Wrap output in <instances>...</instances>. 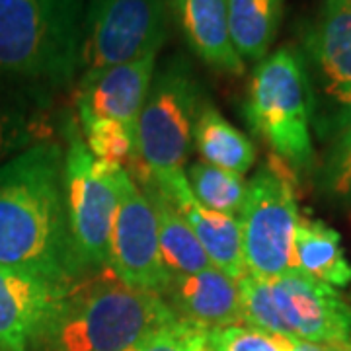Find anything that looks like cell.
I'll use <instances>...</instances> for the list:
<instances>
[{"instance_id": "1", "label": "cell", "mask_w": 351, "mask_h": 351, "mask_svg": "<svg viewBox=\"0 0 351 351\" xmlns=\"http://www.w3.org/2000/svg\"><path fill=\"white\" fill-rule=\"evenodd\" d=\"M0 267L63 289L86 277L69 226L61 141L0 164Z\"/></svg>"}, {"instance_id": "2", "label": "cell", "mask_w": 351, "mask_h": 351, "mask_svg": "<svg viewBox=\"0 0 351 351\" xmlns=\"http://www.w3.org/2000/svg\"><path fill=\"white\" fill-rule=\"evenodd\" d=\"M174 320L158 293L131 287L104 269L53 302L27 351H125Z\"/></svg>"}, {"instance_id": "3", "label": "cell", "mask_w": 351, "mask_h": 351, "mask_svg": "<svg viewBox=\"0 0 351 351\" xmlns=\"http://www.w3.org/2000/svg\"><path fill=\"white\" fill-rule=\"evenodd\" d=\"M86 0H0V76L57 96L80 71Z\"/></svg>"}, {"instance_id": "4", "label": "cell", "mask_w": 351, "mask_h": 351, "mask_svg": "<svg viewBox=\"0 0 351 351\" xmlns=\"http://www.w3.org/2000/svg\"><path fill=\"white\" fill-rule=\"evenodd\" d=\"M244 117L293 174L313 172V86L301 47L283 45L256 63Z\"/></svg>"}, {"instance_id": "5", "label": "cell", "mask_w": 351, "mask_h": 351, "mask_svg": "<svg viewBox=\"0 0 351 351\" xmlns=\"http://www.w3.org/2000/svg\"><path fill=\"white\" fill-rule=\"evenodd\" d=\"M242 324L313 343L351 341V306L334 287L291 269L271 279L239 281Z\"/></svg>"}, {"instance_id": "6", "label": "cell", "mask_w": 351, "mask_h": 351, "mask_svg": "<svg viewBox=\"0 0 351 351\" xmlns=\"http://www.w3.org/2000/svg\"><path fill=\"white\" fill-rule=\"evenodd\" d=\"M205 100V90L186 57L172 55L154 71L137 121V164L147 174L166 176L184 170Z\"/></svg>"}, {"instance_id": "7", "label": "cell", "mask_w": 351, "mask_h": 351, "mask_svg": "<svg viewBox=\"0 0 351 351\" xmlns=\"http://www.w3.org/2000/svg\"><path fill=\"white\" fill-rule=\"evenodd\" d=\"M64 201L75 250L86 276L110 269V239L117 209L119 166L96 160L82 138L76 117L63 112Z\"/></svg>"}, {"instance_id": "8", "label": "cell", "mask_w": 351, "mask_h": 351, "mask_svg": "<svg viewBox=\"0 0 351 351\" xmlns=\"http://www.w3.org/2000/svg\"><path fill=\"white\" fill-rule=\"evenodd\" d=\"M295 178L285 164L271 156L250 182L240 211L246 271L271 279L295 269V230L299 205Z\"/></svg>"}, {"instance_id": "9", "label": "cell", "mask_w": 351, "mask_h": 351, "mask_svg": "<svg viewBox=\"0 0 351 351\" xmlns=\"http://www.w3.org/2000/svg\"><path fill=\"white\" fill-rule=\"evenodd\" d=\"M313 86V129L332 143L351 125V2L324 0L302 34Z\"/></svg>"}, {"instance_id": "10", "label": "cell", "mask_w": 351, "mask_h": 351, "mask_svg": "<svg viewBox=\"0 0 351 351\" xmlns=\"http://www.w3.org/2000/svg\"><path fill=\"white\" fill-rule=\"evenodd\" d=\"M168 34L164 0H86L80 71L158 53Z\"/></svg>"}, {"instance_id": "11", "label": "cell", "mask_w": 351, "mask_h": 351, "mask_svg": "<svg viewBox=\"0 0 351 351\" xmlns=\"http://www.w3.org/2000/svg\"><path fill=\"white\" fill-rule=\"evenodd\" d=\"M115 180L119 197L110 239V269L131 287L160 293L168 276L160 260L156 213L125 168L115 170Z\"/></svg>"}, {"instance_id": "12", "label": "cell", "mask_w": 351, "mask_h": 351, "mask_svg": "<svg viewBox=\"0 0 351 351\" xmlns=\"http://www.w3.org/2000/svg\"><path fill=\"white\" fill-rule=\"evenodd\" d=\"M158 53L135 61L82 73L75 90L76 115L113 119L137 137V121L147 101Z\"/></svg>"}, {"instance_id": "13", "label": "cell", "mask_w": 351, "mask_h": 351, "mask_svg": "<svg viewBox=\"0 0 351 351\" xmlns=\"http://www.w3.org/2000/svg\"><path fill=\"white\" fill-rule=\"evenodd\" d=\"M145 178H149L164 197L170 201L176 211L184 217V221L193 230L201 248L205 250L215 267L240 281L246 274V262H244L242 226L239 219L230 215L217 213L201 205L189 188L184 170L166 176L143 174L135 182Z\"/></svg>"}, {"instance_id": "14", "label": "cell", "mask_w": 351, "mask_h": 351, "mask_svg": "<svg viewBox=\"0 0 351 351\" xmlns=\"http://www.w3.org/2000/svg\"><path fill=\"white\" fill-rule=\"evenodd\" d=\"M158 295L176 318L205 330L242 324L239 281L215 265L199 274L168 277Z\"/></svg>"}, {"instance_id": "15", "label": "cell", "mask_w": 351, "mask_h": 351, "mask_svg": "<svg viewBox=\"0 0 351 351\" xmlns=\"http://www.w3.org/2000/svg\"><path fill=\"white\" fill-rule=\"evenodd\" d=\"M55 98L0 76V164L39 143L57 141L63 112H57Z\"/></svg>"}, {"instance_id": "16", "label": "cell", "mask_w": 351, "mask_h": 351, "mask_svg": "<svg viewBox=\"0 0 351 351\" xmlns=\"http://www.w3.org/2000/svg\"><path fill=\"white\" fill-rule=\"evenodd\" d=\"M66 289L55 287L29 274L0 267V341L14 350L27 351L53 302Z\"/></svg>"}, {"instance_id": "17", "label": "cell", "mask_w": 351, "mask_h": 351, "mask_svg": "<svg viewBox=\"0 0 351 351\" xmlns=\"http://www.w3.org/2000/svg\"><path fill=\"white\" fill-rule=\"evenodd\" d=\"M182 36L207 66L223 75H244V61L234 49L226 0H172Z\"/></svg>"}, {"instance_id": "18", "label": "cell", "mask_w": 351, "mask_h": 351, "mask_svg": "<svg viewBox=\"0 0 351 351\" xmlns=\"http://www.w3.org/2000/svg\"><path fill=\"white\" fill-rule=\"evenodd\" d=\"M147 199L151 201L152 209L158 221V244H160V260L168 277L191 276L211 267L213 263L201 248L199 240L193 230L184 221V217L170 205L158 188L149 178L135 182Z\"/></svg>"}, {"instance_id": "19", "label": "cell", "mask_w": 351, "mask_h": 351, "mask_svg": "<svg viewBox=\"0 0 351 351\" xmlns=\"http://www.w3.org/2000/svg\"><path fill=\"white\" fill-rule=\"evenodd\" d=\"M193 145L203 162L242 176L256 162V147L209 101L201 106L193 127Z\"/></svg>"}, {"instance_id": "20", "label": "cell", "mask_w": 351, "mask_h": 351, "mask_svg": "<svg viewBox=\"0 0 351 351\" xmlns=\"http://www.w3.org/2000/svg\"><path fill=\"white\" fill-rule=\"evenodd\" d=\"M295 269L330 287L350 285L351 263L338 230L318 219H299L295 230Z\"/></svg>"}, {"instance_id": "21", "label": "cell", "mask_w": 351, "mask_h": 351, "mask_svg": "<svg viewBox=\"0 0 351 351\" xmlns=\"http://www.w3.org/2000/svg\"><path fill=\"white\" fill-rule=\"evenodd\" d=\"M285 0H226L228 27L234 49L246 63L269 55L283 20Z\"/></svg>"}, {"instance_id": "22", "label": "cell", "mask_w": 351, "mask_h": 351, "mask_svg": "<svg viewBox=\"0 0 351 351\" xmlns=\"http://www.w3.org/2000/svg\"><path fill=\"white\" fill-rule=\"evenodd\" d=\"M186 178L195 199L201 205L217 213L239 219L246 195V184L242 176L226 172L201 160L189 164Z\"/></svg>"}, {"instance_id": "23", "label": "cell", "mask_w": 351, "mask_h": 351, "mask_svg": "<svg viewBox=\"0 0 351 351\" xmlns=\"http://www.w3.org/2000/svg\"><path fill=\"white\" fill-rule=\"evenodd\" d=\"M82 138L90 154L100 162L129 168L138 160L137 137L125 125L113 119H98L90 115H76Z\"/></svg>"}, {"instance_id": "24", "label": "cell", "mask_w": 351, "mask_h": 351, "mask_svg": "<svg viewBox=\"0 0 351 351\" xmlns=\"http://www.w3.org/2000/svg\"><path fill=\"white\" fill-rule=\"evenodd\" d=\"M320 189L351 209V125L330 143L320 168Z\"/></svg>"}, {"instance_id": "25", "label": "cell", "mask_w": 351, "mask_h": 351, "mask_svg": "<svg viewBox=\"0 0 351 351\" xmlns=\"http://www.w3.org/2000/svg\"><path fill=\"white\" fill-rule=\"evenodd\" d=\"M209 330L176 318L125 351H207Z\"/></svg>"}, {"instance_id": "26", "label": "cell", "mask_w": 351, "mask_h": 351, "mask_svg": "<svg viewBox=\"0 0 351 351\" xmlns=\"http://www.w3.org/2000/svg\"><path fill=\"white\" fill-rule=\"evenodd\" d=\"M287 338L246 324L209 330L207 351H285Z\"/></svg>"}, {"instance_id": "27", "label": "cell", "mask_w": 351, "mask_h": 351, "mask_svg": "<svg viewBox=\"0 0 351 351\" xmlns=\"http://www.w3.org/2000/svg\"><path fill=\"white\" fill-rule=\"evenodd\" d=\"M285 351H351V341L313 343V341H302V339L287 338Z\"/></svg>"}, {"instance_id": "28", "label": "cell", "mask_w": 351, "mask_h": 351, "mask_svg": "<svg viewBox=\"0 0 351 351\" xmlns=\"http://www.w3.org/2000/svg\"><path fill=\"white\" fill-rule=\"evenodd\" d=\"M0 351H18V350H14V348H10V346H6V343H2V341H0Z\"/></svg>"}, {"instance_id": "29", "label": "cell", "mask_w": 351, "mask_h": 351, "mask_svg": "<svg viewBox=\"0 0 351 351\" xmlns=\"http://www.w3.org/2000/svg\"><path fill=\"white\" fill-rule=\"evenodd\" d=\"M350 2H351V0H350Z\"/></svg>"}]
</instances>
